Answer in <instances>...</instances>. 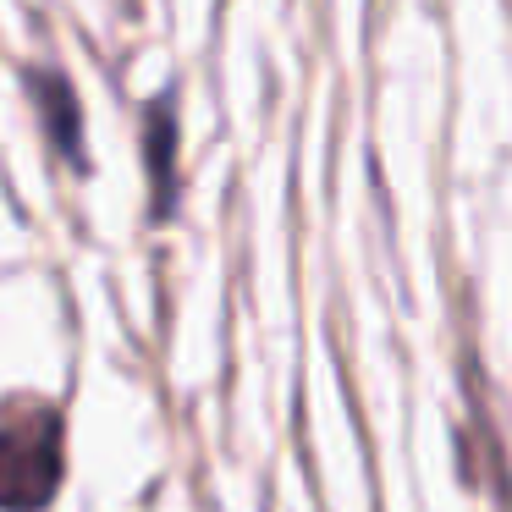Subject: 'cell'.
I'll list each match as a JSON object with an SVG mask.
<instances>
[{"label":"cell","mask_w":512,"mask_h":512,"mask_svg":"<svg viewBox=\"0 0 512 512\" xmlns=\"http://www.w3.org/2000/svg\"><path fill=\"white\" fill-rule=\"evenodd\" d=\"M67 479V419L45 397L0 402V512H45Z\"/></svg>","instance_id":"obj_1"},{"label":"cell","mask_w":512,"mask_h":512,"mask_svg":"<svg viewBox=\"0 0 512 512\" xmlns=\"http://www.w3.org/2000/svg\"><path fill=\"white\" fill-rule=\"evenodd\" d=\"M23 83H28V100H34L39 122H45L50 149H56L67 166L83 171V111H78V94H72V83L61 78V72H50V67H28Z\"/></svg>","instance_id":"obj_2"},{"label":"cell","mask_w":512,"mask_h":512,"mask_svg":"<svg viewBox=\"0 0 512 512\" xmlns=\"http://www.w3.org/2000/svg\"><path fill=\"white\" fill-rule=\"evenodd\" d=\"M171 149H177V127H171V100H160L144 116V160L155 177V215L171 210Z\"/></svg>","instance_id":"obj_3"}]
</instances>
